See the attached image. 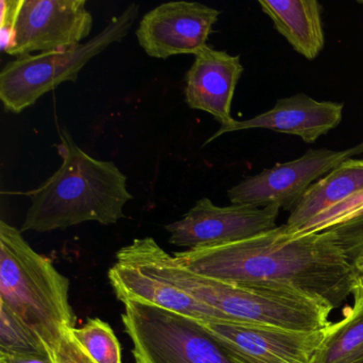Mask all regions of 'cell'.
Returning <instances> with one entry per match:
<instances>
[{"label":"cell","instance_id":"obj_21","mask_svg":"<svg viewBox=\"0 0 363 363\" xmlns=\"http://www.w3.org/2000/svg\"><path fill=\"white\" fill-rule=\"evenodd\" d=\"M325 231L333 237L354 269L363 267V216Z\"/></svg>","mask_w":363,"mask_h":363},{"label":"cell","instance_id":"obj_25","mask_svg":"<svg viewBox=\"0 0 363 363\" xmlns=\"http://www.w3.org/2000/svg\"><path fill=\"white\" fill-rule=\"evenodd\" d=\"M357 272V286L354 290H358L359 292L363 294V267L360 269H356Z\"/></svg>","mask_w":363,"mask_h":363},{"label":"cell","instance_id":"obj_13","mask_svg":"<svg viewBox=\"0 0 363 363\" xmlns=\"http://www.w3.org/2000/svg\"><path fill=\"white\" fill-rule=\"evenodd\" d=\"M343 104L318 101L305 93H298L278 99L272 109L255 118L235 121L228 126H220L203 145L211 143L225 133L248 129H269L288 133L312 144L339 126L343 118Z\"/></svg>","mask_w":363,"mask_h":363},{"label":"cell","instance_id":"obj_14","mask_svg":"<svg viewBox=\"0 0 363 363\" xmlns=\"http://www.w3.org/2000/svg\"><path fill=\"white\" fill-rule=\"evenodd\" d=\"M186 75L184 97L191 109L211 114L220 126L235 122L231 105L244 72L240 56L206 46L195 55Z\"/></svg>","mask_w":363,"mask_h":363},{"label":"cell","instance_id":"obj_15","mask_svg":"<svg viewBox=\"0 0 363 363\" xmlns=\"http://www.w3.org/2000/svg\"><path fill=\"white\" fill-rule=\"evenodd\" d=\"M261 10L295 52L314 60L325 45L322 6L316 0H259Z\"/></svg>","mask_w":363,"mask_h":363},{"label":"cell","instance_id":"obj_12","mask_svg":"<svg viewBox=\"0 0 363 363\" xmlns=\"http://www.w3.org/2000/svg\"><path fill=\"white\" fill-rule=\"evenodd\" d=\"M220 11L195 1H172L154 8L140 21L137 39L146 55L167 60L197 55L207 46Z\"/></svg>","mask_w":363,"mask_h":363},{"label":"cell","instance_id":"obj_4","mask_svg":"<svg viewBox=\"0 0 363 363\" xmlns=\"http://www.w3.org/2000/svg\"><path fill=\"white\" fill-rule=\"evenodd\" d=\"M69 280L35 252L22 231L0 222V305L13 312L46 344L52 356L75 328Z\"/></svg>","mask_w":363,"mask_h":363},{"label":"cell","instance_id":"obj_5","mask_svg":"<svg viewBox=\"0 0 363 363\" xmlns=\"http://www.w3.org/2000/svg\"><path fill=\"white\" fill-rule=\"evenodd\" d=\"M139 11L137 4H130L101 33L75 48L9 61L0 73V99L6 111L21 113L60 84L77 82L80 72L93 58L125 39Z\"/></svg>","mask_w":363,"mask_h":363},{"label":"cell","instance_id":"obj_19","mask_svg":"<svg viewBox=\"0 0 363 363\" xmlns=\"http://www.w3.org/2000/svg\"><path fill=\"white\" fill-rule=\"evenodd\" d=\"M0 354L52 356L41 337L4 305H0Z\"/></svg>","mask_w":363,"mask_h":363},{"label":"cell","instance_id":"obj_16","mask_svg":"<svg viewBox=\"0 0 363 363\" xmlns=\"http://www.w3.org/2000/svg\"><path fill=\"white\" fill-rule=\"evenodd\" d=\"M362 191L363 159H348L310 186L284 224L286 233L294 237L310 220Z\"/></svg>","mask_w":363,"mask_h":363},{"label":"cell","instance_id":"obj_10","mask_svg":"<svg viewBox=\"0 0 363 363\" xmlns=\"http://www.w3.org/2000/svg\"><path fill=\"white\" fill-rule=\"evenodd\" d=\"M86 0H24L10 56L46 54L82 44L93 28Z\"/></svg>","mask_w":363,"mask_h":363},{"label":"cell","instance_id":"obj_18","mask_svg":"<svg viewBox=\"0 0 363 363\" xmlns=\"http://www.w3.org/2000/svg\"><path fill=\"white\" fill-rule=\"evenodd\" d=\"M71 333L95 362L123 363L120 342L111 326L101 318H90Z\"/></svg>","mask_w":363,"mask_h":363},{"label":"cell","instance_id":"obj_23","mask_svg":"<svg viewBox=\"0 0 363 363\" xmlns=\"http://www.w3.org/2000/svg\"><path fill=\"white\" fill-rule=\"evenodd\" d=\"M57 363H96L74 337L71 331L65 333L56 352Z\"/></svg>","mask_w":363,"mask_h":363},{"label":"cell","instance_id":"obj_6","mask_svg":"<svg viewBox=\"0 0 363 363\" xmlns=\"http://www.w3.org/2000/svg\"><path fill=\"white\" fill-rule=\"evenodd\" d=\"M124 306L135 363H235L201 320L140 301Z\"/></svg>","mask_w":363,"mask_h":363},{"label":"cell","instance_id":"obj_2","mask_svg":"<svg viewBox=\"0 0 363 363\" xmlns=\"http://www.w3.org/2000/svg\"><path fill=\"white\" fill-rule=\"evenodd\" d=\"M57 144L62 164L44 184L25 193L30 207L21 231L50 233L96 222L116 224L133 194L127 177L112 161L97 160L82 150L67 129Z\"/></svg>","mask_w":363,"mask_h":363},{"label":"cell","instance_id":"obj_1","mask_svg":"<svg viewBox=\"0 0 363 363\" xmlns=\"http://www.w3.org/2000/svg\"><path fill=\"white\" fill-rule=\"evenodd\" d=\"M194 273L233 284L286 289L329 303L354 295L357 272L327 231L291 237L284 225L250 239L174 254Z\"/></svg>","mask_w":363,"mask_h":363},{"label":"cell","instance_id":"obj_24","mask_svg":"<svg viewBox=\"0 0 363 363\" xmlns=\"http://www.w3.org/2000/svg\"><path fill=\"white\" fill-rule=\"evenodd\" d=\"M0 363H57L50 354H0Z\"/></svg>","mask_w":363,"mask_h":363},{"label":"cell","instance_id":"obj_22","mask_svg":"<svg viewBox=\"0 0 363 363\" xmlns=\"http://www.w3.org/2000/svg\"><path fill=\"white\" fill-rule=\"evenodd\" d=\"M24 0H0V45L7 54L13 44L16 23Z\"/></svg>","mask_w":363,"mask_h":363},{"label":"cell","instance_id":"obj_20","mask_svg":"<svg viewBox=\"0 0 363 363\" xmlns=\"http://www.w3.org/2000/svg\"><path fill=\"white\" fill-rule=\"evenodd\" d=\"M361 216H363V191L348 197L342 203L329 208L326 211L310 220L294 237L309 235V233H322L326 229L337 226V225L342 224L346 220Z\"/></svg>","mask_w":363,"mask_h":363},{"label":"cell","instance_id":"obj_3","mask_svg":"<svg viewBox=\"0 0 363 363\" xmlns=\"http://www.w3.org/2000/svg\"><path fill=\"white\" fill-rule=\"evenodd\" d=\"M152 264L172 284L213 310L218 322L316 330L331 324L333 308L309 295L256 284H233L194 273L152 238H142Z\"/></svg>","mask_w":363,"mask_h":363},{"label":"cell","instance_id":"obj_8","mask_svg":"<svg viewBox=\"0 0 363 363\" xmlns=\"http://www.w3.org/2000/svg\"><path fill=\"white\" fill-rule=\"evenodd\" d=\"M235 363H314L333 323L316 330L261 325L203 322Z\"/></svg>","mask_w":363,"mask_h":363},{"label":"cell","instance_id":"obj_11","mask_svg":"<svg viewBox=\"0 0 363 363\" xmlns=\"http://www.w3.org/2000/svg\"><path fill=\"white\" fill-rule=\"evenodd\" d=\"M109 280L123 303L140 301L201 322H218L213 310L180 290L158 271L148 258L142 239L133 240L116 252Z\"/></svg>","mask_w":363,"mask_h":363},{"label":"cell","instance_id":"obj_17","mask_svg":"<svg viewBox=\"0 0 363 363\" xmlns=\"http://www.w3.org/2000/svg\"><path fill=\"white\" fill-rule=\"evenodd\" d=\"M352 297L314 363H363V294L354 290Z\"/></svg>","mask_w":363,"mask_h":363},{"label":"cell","instance_id":"obj_9","mask_svg":"<svg viewBox=\"0 0 363 363\" xmlns=\"http://www.w3.org/2000/svg\"><path fill=\"white\" fill-rule=\"evenodd\" d=\"M280 208L233 205L220 207L199 199L180 220L167 224L169 242L178 247H208L250 239L278 227Z\"/></svg>","mask_w":363,"mask_h":363},{"label":"cell","instance_id":"obj_7","mask_svg":"<svg viewBox=\"0 0 363 363\" xmlns=\"http://www.w3.org/2000/svg\"><path fill=\"white\" fill-rule=\"evenodd\" d=\"M363 154V142L343 150H309L295 160L242 180L227 191L233 205L264 208L277 206L292 211L310 186L348 159Z\"/></svg>","mask_w":363,"mask_h":363}]
</instances>
